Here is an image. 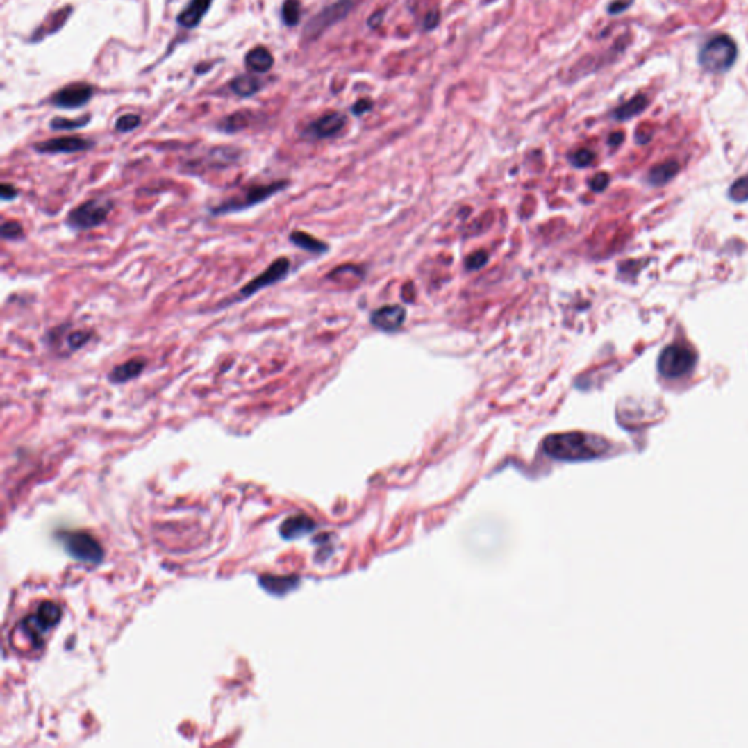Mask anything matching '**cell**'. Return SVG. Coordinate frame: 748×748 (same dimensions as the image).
<instances>
[{"mask_svg":"<svg viewBox=\"0 0 748 748\" xmlns=\"http://www.w3.org/2000/svg\"><path fill=\"white\" fill-rule=\"evenodd\" d=\"M62 541L66 551L75 560L95 564L104 557L103 548L94 536L85 532H66L62 535Z\"/></svg>","mask_w":748,"mask_h":748,"instance_id":"obj_8","label":"cell"},{"mask_svg":"<svg viewBox=\"0 0 748 748\" xmlns=\"http://www.w3.org/2000/svg\"><path fill=\"white\" fill-rule=\"evenodd\" d=\"M345 123L347 119L341 113H328V115L310 123L304 131V136L312 139L333 138L344 129Z\"/></svg>","mask_w":748,"mask_h":748,"instance_id":"obj_12","label":"cell"},{"mask_svg":"<svg viewBox=\"0 0 748 748\" xmlns=\"http://www.w3.org/2000/svg\"><path fill=\"white\" fill-rule=\"evenodd\" d=\"M352 6L354 5H352L351 0H340V2L322 9L317 15H315L307 22L303 31V37L307 41H313L319 38L324 31L328 30V28H331L336 22L342 21L349 13Z\"/></svg>","mask_w":748,"mask_h":748,"instance_id":"obj_9","label":"cell"},{"mask_svg":"<svg viewBox=\"0 0 748 748\" xmlns=\"http://www.w3.org/2000/svg\"><path fill=\"white\" fill-rule=\"evenodd\" d=\"M623 139H624V133H623V132H615V133H613V135L610 136L608 142H610L611 147H618L621 142H623Z\"/></svg>","mask_w":748,"mask_h":748,"instance_id":"obj_40","label":"cell"},{"mask_svg":"<svg viewBox=\"0 0 748 748\" xmlns=\"http://www.w3.org/2000/svg\"><path fill=\"white\" fill-rule=\"evenodd\" d=\"M288 180H275L271 183H265V185H249L240 193L230 196L227 199L214 205L213 208H209L208 213L213 217H224L243 213V210L260 205L267 199H271L275 194L284 192L285 189H288Z\"/></svg>","mask_w":748,"mask_h":748,"instance_id":"obj_2","label":"cell"},{"mask_svg":"<svg viewBox=\"0 0 748 748\" xmlns=\"http://www.w3.org/2000/svg\"><path fill=\"white\" fill-rule=\"evenodd\" d=\"M697 363V354L693 348L685 345H670L660 352L658 360V369L662 376L668 379H676L688 374L695 369Z\"/></svg>","mask_w":748,"mask_h":748,"instance_id":"obj_6","label":"cell"},{"mask_svg":"<svg viewBox=\"0 0 748 748\" xmlns=\"http://www.w3.org/2000/svg\"><path fill=\"white\" fill-rule=\"evenodd\" d=\"M370 108H372V101L365 100V98H364V100H360V101H357L354 104V107H352V113H354V115H357V116H361L363 113L369 111Z\"/></svg>","mask_w":748,"mask_h":748,"instance_id":"obj_39","label":"cell"},{"mask_svg":"<svg viewBox=\"0 0 748 748\" xmlns=\"http://www.w3.org/2000/svg\"><path fill=\"white\" fill-rule=\"evenodd\" d=\"M594 160H595V153L589 149H579L570 157L572 164L579 168L590 165L592 163H594Z\"/></svg>","mask_w":748,"mask_h":748,"instance_id":"obj_33","label":"cell"},{"mask_svg":"<svg viewBox=\"0 0 748 748\" xmlns=\"http://www.w3.org/2000/svg\"><path fill=\"white\" fill-rule=\"evenodd\" d=\"M281 18L284 25L295 26L301 19V3L300 0H285L281 9Z\"/></svg>","mask_w":748,"mask_h":748,"instance_id":"obj_27","label":"cell"},{"mask_svg":"<svg viewBox=\"0 0 748 748\" xmlns=\"http://www.w3.org/2000/svg\"><path fill=\"white\" fill-rule=\"evenodd\" d=\"M250 120H251V116L249 111H238V113H234V115H230L228 117H225L224 120H221L218 123V131L224 133L242 132L250 124Z\"/></svg>","mask_w":748,"mask_h":748,"instance_id":"obj_25","label":"cell"},{"mask_svg":"<svg viewBox=\"0 0 748 748\" xmlns=\"http://www.w3.org/2000/svg\"><path fill=\"white\" fill-rule=\"evenodd\" d=\"M60 614L62 611L59 605L46 601L38 606L34 614L22 620V631L25 633V636L31 639L34 645L40 646L43 643L44 634L59 623Z\"/></svg>","mask_w":748,"mask_h":748,"instance_id":"obj_7","label":"cell"},{"mask_svg":"<svg viewBox=\"0 0 748 748\" xmlns=\"http://www.w3.org/2000/svg\"><path fill=\"white\" fill-rule=\"evenodd\" d=\"M630 5H631V0H617V2H614V3L610 5L608 12L613 13V15H615V13L624 12Z\"/></svg>","mask_w":748,"mask_h":748,"instance_id":"obj_38","label":"cell"},{"mask_svg":"<svg viewBox=\"0 0 748 748\" xmlns=\"http://www.w3.org/2000/svg\"><path fill=\"white\" fill-rule=\"evenodd\" d=\"M0 235L8 242H19V240L25 238V231L19 221L8 219L0 225Z\"/></svg>","mask_w":748,"mask_h":748,"instance_id":"obj_29","label":"cell"},{"mask_svg":"<svg viewBox=\"0 0 748 748\" xmlns=\"http://www.w3.org/2000/svg\"><path fill=\"white\" fill-rule=\"evenodd\" d=\"M647 104H649L647 97H645L642 94L636 95V97H633L630 101H627L623 106H620L618 108H615V111L613 113V116L617 120H629V119H631L634 116L640 115V113L647 107Z\"/></svg>","mask_w":748,"mask_h":748,"instance_id":"obj_24","label":"cell"},{"mask_svg":"<svg viewBox=\"0 0 748 748\" xmlns=\"http://www.w3.org/2000/svg\"><path fill=\"white\" fill-rule=\"evenodd\" d=\"M95 147V142L88 138L82 136H60L37 142L33 148L35 152L43 155H58V153H76L85 152Z\"/></svg>","mask_w":748,"mask_h":748,"instance_id":"obj_11","label":"cell"},{"mask_svg":"<svg viewBox=\"0 0 748 748\" xmlns=\"http://www.w3.org/2000/svg\"><path fill=\"white\" fill-rule=\"evenodd\" d=\"M488 260V255L485 251L479 250V251H475L472 253V255H469L467 258V262H465V265H467V267L469 271H476V269H481V267L487 263Z\"/></svg>","mask_w":748,"mask_h":748,"instance_id":"obj_34","label":"cell"},{"mask_svg":"<svg viewBox=\"0 0 748 748\" xmlns=\"http://www.w3.org/2000/svg\"><path fill=\"white\" fill-rule=\"evenodd\" d=\"M406 317V310L402 306H385L377 308L372 315V324L380 331H398Z\"/></svg>","mask_w":748,"mask_h":748,"instance_id":"obj_14","label":"cell"},{"mask_svg":"<svg viewBox=\"0 0 748 748\" xmlns=\"http://www.w3.org/2000/svg\"><path fill=\"white\" fill-rule=\"evenodd\" d=\"M680 170V164L676 161H667V163H662L656 167H654L651 172H649V176H647V180L651 185L654 186H662V185H667V183L670 180H672L676 173H679Z\"/></svg>","mask_w":748,"mask_h":748,"instance_id":"obj_23","label":"cell"},{"mask_svg":"<svg viewBox=\"0 0 748 748\" xmlns=\"http://www.w3.org/2000/svg\"><path fill=\"white\" fill-rule=\"evenodd\" d=\"M290 271H291V260L287 256L276 258L275 260L271 262V265L267 266L266 269H263L255 278H251L247 282V284H244L242 288H240L233 295V297L227 299L225 301H221L217 306V312H218V310L227 308V307H230L233 304L249 300L250 297H253L255 294L260 292L262 290H265L267 287H272V285L278 284V282L284 281L288 276Z\"/></svg>","mask_w":748,"mask_h":748,"instance_id":"obj_4","label":"cell"},{"mask_svg":"<svg viewBox=\"0 0 748 748\" xmlns=\"http://www.w3.org/2000/svg\"><path fill=\"white\" fill-rule=\"evenodd\" d=\"M213 3L214 0H190L177 15V24L186 30H194L202 24Z\"/></svg>","mask_w":748,"mask_h":748,"instance_id":"obj_15","label":"cell"},{"mask_svg":"<svg viewBox=\"0 0 748 748\" xmlns=\"http://www.w3.org/2000/svg\"><path fill=\"white\" fill-rule=\"evenodd\" d=\"M91 122V116H85V117H79V119H65V117H54L50 120V129L51 131H76V129H82L85 128V126Z\"/></svg>","mask_w":748,"mask_h":748,"instance_id":"obj_28","label":"cell"},{"mask_svg":"<svg viewBox=\"0 0 748 748\" xmlns=\"http://www.w3.org/2000/svg\"><path fill=\"white\" fill-rule=\"evenodd\" d=\"M610 183V176L606 173H598L597 176L592 177L590 180V188L594 192H602L606 186H608Z\"/></svg>","mask_w":748,"mask_h":748,"instance_id":"obj_36","label":"cell"},{"mask_svg":"<svg viewBox=\"0 0 748 748\" xmlns=\"http://www.w3.org/2000/svg\"><path fill=\"white\" fill-rule=\"evenodd\" d=\"M288 240L294 246H297L299 249L306 250L308 253H313V255H323V253H326L329 250V246L326 243H323L322 240L300 230L291 231L288 235Z\"/></svg>","mask_w":748,"mask_h":748,"instance_id":"obj_19","label":"cell"},{"mask_svg":"<svg viewBox=\"0 0 748 748\" xmlns=\"http://www.w3.org/2000/svg\"><path fill=\"white\" fill-rule=\"evenodd\" d=\"M70 13H72V8H70V6H65L63 9H59V10H56L54 13H51V15H49L47 19L43 22V25H41L38 30L34 33L33 40L40 41L41 38H44V37H47L50 34H54L56 31H59L60 28L65 25V22L67 21V18L70 17Z\"/></svg>","mask_w":748,"mask_h":748,"instance_id":"obj_20","label":"cell"},{"mask_svg":"<svg viewBox=\"0 0 748 748\" xmlns=\"http://www.w3.org/2000/svg\"><path fill=\"white\" fill-rule=\"evenodd\" d=\"M140 126V117L138 115H123L116 120L115 128L119 133H129Z\"/></svg>","mask_w":748,"mask_h":748,"instance_id":"obj_30","label":"cell"},{"mask_svg":"<svg viewBox=\"0 0 748 748\" xmlns=\"http://www.w3.org/2000/svg\"><path fill=\"white\" fill-rule=\"evenodd\" d=\"M263 87H265L263 81L253 75H238L230 82V90L237 97H242V98L253 97L255 94H258Z\"/></svg>","mask_w":748,"mask_h":748,"instance_id":"obj_22","label":"cell"},{"mask_svg":"<svg viewBox=\"0 0 748 748\" xmlns=\"http://www.w3.org/2000/svg\"><path fill=\"white\" fill-rule=\"evenodd\" d=\"M729 197L735 202L748 201V176L738 178L729 189Z\"/></svg>","mask_w":748,"mask_h":748,"instance_id":"obj_31","label":"cell"},{"mask_svg":"<svg viewBox=\"0 0 748 748\" xmlns=\"http://www.w3.org/2000/svg\"><path fill=\"white\" fill-rule=\"evenodd\" d=\"M115 209V201L108 196H95L72 208L65 218L69 230L90 231L101 227Z\"/></svg>","mask_w":748,"mask_h":748,"instance_id":"obj_3","label":"cell"},{"mask_svg":"<svg viewBox=\"0 0 748 748\" xmlns=\"http://www.w3.org/2000/svg\"><path fill=\"white\" fill-rule=\"evenodd\" d=\"M92 338L94 335L91 331H82V329L69 331L65 338V344L70 352H76L85 345H88L92 341Z\"/></svg>","mask_w":748,"mask_h":748,"instance_id":"obj_26","label":"cell"},{"mask_svg":"<svg viewBox=\"0 0 748 748\" xmlns=\"http://www.w3.org/2000/svg\"><path fill=\"white\" fill-rule=\"evenodd\" d=\"M18 196H19V190L13 186L12 183H2V186H0V197H2L3 202L15 201Z\"/></svg>","mask_w":748,"mask_h":748,"instance_id":"obj_35","label":"cell"},{"mask_svg":"<svg viewBox=\"0 0 748 748\" xmlns=\"http://www.w3.org/2000/svg\"><path fill=\"white\" fill-rule=\"evenodd\" d=\"M439 22H440V13L437 10H431L427 13V17L424 19V26L427 28V30H433V28L439 25Z\"/></svg>","mask_w":748,"mask_h":748,"instance_id":"obj_37","label":"cell"},{"mask_svg":"<svg viewBox=\"0 0 748 748\" xmlns=\"http://www.w3.org/2000/svg\"><path fill=\"white\" fill-rule=\"evenodd\" d=\"M542 447L548 456L560 460H588L604 455L610 443L599 435L570 431L548 435Z\"/></svg>","mask_w":748,"mask_h":748,"instance_id":"obj_1","label":"cell"},{"mask_svg":"<svg viewBox=\"0 0 748 748\" xmlns=\"http://www.w3.org/2000/svg\"><path fill=\"white\" fill-rule=\"evenodd\" d=\"M242 157V151L231 147H218L210 149L206 157L202 160L203 168L208 172L209 168H225L237 163Z\"/></svg>","mask_w":748,"mask_h":748,"instance_id":"obj_16","label":"cell"},{"mask_svg":"<svg viewBox=\"0 0 748 748\" xmlns=\"http://www.w3.org/2000/svg\"><path fill=\"white\" fill-rule=\"evenodd\" d=\"M147 365H148V360L145 357L136 356L128 361L113 367V369L107 373V380L111 385L129 383L145 372Z\"/></svg>","mask_w":748,"mask_h":748,"instance_id":"obj_13","label":"cell"},{"mask_svg":"<svg viewBox=\"0 0 748 748\" xmlns=\"http://www.w3.org/2000/svg\"><path fill=\"white\" fill-rule=\"evenodd\" d=\"M738 49L728 35H716L703 46L699 53L700 65L710 72L719 74L731 69L737 60Z\"/></svg>","mask_w":748,"mask_h":748,"instance_id":"obj_5","label":"cell"},{"mask_svg":"<svg viewBox=\"0 0 748 748\" xmlns=\"http://www.w3.org/2000/svg\"><path fill=\"white\" fill-rule=\"evenodd\" d=\"M69 328H70V324L65 323V324H59V326H54L50 331H47L46 332L47 344L50 347H60V342H62V340L65 341V338H66V335L69 332Z\"/></svg>","mask_w":748,"mask_h":748,"instance_id":"obj_32","label":"cell"},{"mask_svg":"<svg viewBox=\"0 0 748 748\" xmlns=\"http://www.w3.org/2000/svg\"><path fill=\"white\" fill-rule=\"evenodd\" d=\"M244 65L253 74H266L274 67L275 60L269 50L263 46H258L246 54Z\"/></svg>","mask_w":748,"mask_h":748,"instance_id":"obj_18","label":"cell"},{"mask_svg":"<svg viewBox=\"0 0 748 748\" xmlns=\"http://www.w3.org/2000/svg\"><path fill=\"white\" fill-rule=\"evenodd\" d=\"M260 585L267 592H271L274 595H284L290 592L292 588L297 586L299 577L295 576H272V574H263L260 576Z\"/></svg>","mask_w":748,"mask_h":748,"instance_id":"obj_21","label":"cell"},{"mask_svg":"<svg viewBox=\"0 0 748 748\" xmlns=\"http://www.w3.org/2000/svg\"><path fill=\"white\" fill-rule=\"evenodd\" d=\"M94 97V88L87 82H74L69 85L56 91L51 98L50 104L56 108L75 110L87 106Z\"/></svg>","mask_w":748,"mask_h":748,"instance_id":"obj_10","label":"cell"},{"mask_svg":"<svg viewBox=\"0 0 748 748\" xmlns=\"http://www.w3.org/2000/svg\"><path fill=\"white\" fill-rule=\"evenodd\" d=\"M315 520L312 517H308L307 515H295V516H290L284 520V524L281 525V535L284 536L285 540H295V538H300V536L303 535H307L312 532L315 529Z\"/></svg>","mask_w":748,"mask_h":748,"instance_id":"obj_17","label":"cell"}]
</instances>
